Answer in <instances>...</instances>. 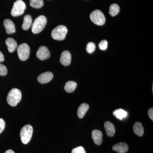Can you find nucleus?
<instances>
[{
	"instance_id": "1",
	"label": "nucleus",
	"mask_w": 153,
	"mask_h": 153,
	"mask_svg": "<svg viewBox=\"0 0 153 153\" xmlns=\"http://www.w3.org/2000/svg\"><path fill=\"white\" fill-rule=\"evenodd\" d=\"M21 91L17 88H13L10 91L7 97V102L12 106H16L22 99Z\"/></svg>"
},
{
	"instance_id": "2",
	"label": "nucleus",
	"mask_w": 153,
	"mask_h": 153,
	"mask_svg": "<svg viewBox=\"0 0 153 153\" xmlns=\"http://www.w3.org/2000/svg\"><path fill=\"white\" fill-rule=\"evenodd\" d=\"M47 23V18L44 16L37 17L32 25V31L34 34H38L43 30Z\"/></svg>"
},
{
	"instance_id": "3",
	"label": "nucleus",
	"mask_w": 153,
	"mask_h": 153,
	"mask_svg": "<svg viewBox=\"0 0 153 153\" xmlns=\"http://www.w3.org/2000/svg\"><path fill=\"white\" fill-rule=\"evenodd\" d=\"M68 33L67 27L63 25H59L53 29L51 36L53 39L57 41H62L66 38Z\"/></svg>"
},
{
	"instance_id": "4",
	"label": "nucleus",
	"mask_w": 153,
	"mask_h": 153,
	"mask_svg": "<svg viewBox=\"0 0 153 153\" xmlns=\"http://www.w3.org/2000/svg\"><path fill=\"white\" fill-rule=\"evenodd\" d=\"M33 132V126L30 125H27L22 128L20 133V137L23 143L27 144L30 142L32 138Z\"/></svg>"
},
{
	"instance_id": "5",
	"label": "nucleus",
	"mask_w": 153,
	"mask_h": 153,
	"mask_svg": "<svg viewBox=\"0 0 153 153\" xmlns=\"http://www.w3.org/2000/svg\"><path fill=\"white\" fill-rule=\"evenodd\" d=\"M90 18L92 22L99 26L104 25L105 22V18L104 14L100 10H96L91 13Z\"/></svg>"
},
{
	"instance_id": "6",
	"label": "nucleus",
	"mask_w": 153,
	"mask_h": 153,
	"mask_svg": "<svg viewBox=\"0 0 153 153\" xmlns=\"http://www.w3.org/2000/svg\"><path fill=\"white\" fill-rule=\"evenodd\" d=\"M26 4L22 0H17L14 3L11 15L14 17L19 16L24 14L26 9Z\"/></svg>"
},
{
	"instance_id": "7",
	"label": "nucleus",
	"mask_w": 153,
	"mask_h": 153,
	"mask_svg": "<svg viewBox=\"0 0 153 153\" xmlns=\"http://www.w3.org/2000/svg\"><path fill=\"white\" fill-rule=\"evenodd\" d=\"M30 47L26 43H23L19 45L17 49V52L19 59L22 61L27 60L30 56Z\"/></svg>"
},
{
	"instance_id": "8",
	"label": "nucleus",
	"mask_w": 153,
	"mask_h": 153,
	"mask_svg": "<svg viewBox=\"0 0 153 153\" xmlns=\"http://www.w3.org/2000/svg\"><path fill=\"white\" fill-rule=\"evenodd\" d=\"M36 56L39 60H47L50 57V52L47 47L45 46H41L39 47L36 53Z\"/></svg>"
},
{
	"instance_id": "9",
	"label": "nucleus",
	"mask_w": 153,
	"mask_h": 153,
	"mask_svg": "<svg viewBox=\"0 0 153 153\" xmlns=\"http://www.w3.org/2000/svg\"><path fill=\"white\" fill-rule=\"evenodd\" d=\"M71 56L69 51L65 50L63 51L60 56V61L61 64L64 66H68L71 62Z\"/></svg>"
},
{
	"instance_id": "10",
	"label": "nucleus",
	"mask_w": 153,
	"mask_h": 153,
	"mask_svg": "<svg viewBox=\"0 0 153 153\" xmlns=\"http://www.w3.org/2000/svg\"><path fill=\"white\" fill-rule=\"evenodd\" d=\"M53 78V74L52 72L47 71L40 74L38 76V80L40 83L44 84L50 82Z\"/></svg>"
},
{
	"instance_id": "11",
	"label": "nucleus",
	"mask_w": 153,
	"mask_h": 153,
	"mask_svg": "<svg viewBox=\"0 0 153 153\" xmlns=\"http://www.w3.org/2000/svg\"><path fill=\"white\" fill-rule=\"evenodd\" d=\"M91 137L95 144L100 145L102 143L103 134L100 131L94 130L91 133Z\"/></svg>"
},
{
	"instance_id": "12",
	"label": "nucleus",
	"mask_w": 153,
	"mask_h": 153,
	"mask_svg": "<svg viewBox=\"0 0 153 153\" xmlns=\"http://www.w3.org/2000/svg\"><path fill=\"white\" fill-rule=\"evenodd\" d=\"M4 25L5 28L6 33L8 34H13L16 32V27L13 21L9 19L4 21Z\"/></svg>"
},
{
	"instance_id": "13",
	"label": "nucleus",
	"mask_w": 153,
	"mask_h": 153,
	"mask_svg": "<svg viewBox=\"0 0 153 153\" xmlns=\"http://www.w3.org/2000/svg\"><path fill=\"white\" fill-rule=\"evenodd\" d=\"M112 149L118 153H125L128 151V145L126 143H118L112 147Z\"/></svg>"
},
{
	"instance_id": "14",
	"label": "nucleus",
	"mask_w": 153,
	"mask_h": 153,
	"mask_svg": "<svg viewBox=\"0 0 153 153\" xmlns=\"http://www.w3.org/2000/svg\"><path fill=\"white\" fill-rule=\"evenodd\" d=\"M104 128L107 135L109 137H112L115 133V129L114 125L109 121L105 122L104 123Z\"/></svg>"
},
{
	"instance_id": "15",
	"label": "nucleus",
	"mask_w": 153,
	"mask_h": 153,
	"mask_svg": "<svg viewBox=\"0 0 153 153\" xmlns=\"http://www.w3.org/2000/svg\"><path fill=\"white\" fill-rule=\"evenodd\" d=\"M5 43L6 45L7 46L8 49L10 52H14L18 47L16 41L13 38H8L6 40Z\"/></svg>"
},
{
	"instance_id": "16",
	"label": "nucleus",
	"mask_w": 153,
	"mask_h": 153,
	"mask_svg": "<svg viewBox=\"0 0 153 153\" xmlns=\"http://www.w3.org/2000/svg\"><path fill=\"white\" fill-rule=\"evenodd\" d=\"M89 108V105L87 103H83L80 105L77 110V114L78 117L80 119H82L84 117Z\"/></svg>"
},
{
	"instance_id": "17",
	"label": "nucleus",
	"mask_w": 153,
	"mask_h": 153,
	"mask_svg": "<svg viewBox=\"0 0 153 153\" xmlns=\"http://www.w3.org/2000/svg\"><path fill=\"white\" fill-rule=\"evenodd\" d=\"M133 131L137 135L142 137L144 134V128L142 124L139 122H136L134 125Z\"/></svg>"
},
{
	"instance_id": "18",
	"label": "nucleus",
	"mask_w": 153,
	"mask_h": 153,
	"mask_svg": "<svg viewBox=\"0 0 153 153\" xmlns=\"http://www.w3.org/2000/svg\"><path fill=\"white\" fill-rule=\"evenodd\" d=\"M33 19L32 16L30 15H27L24 18V22L22 28L25 30H28L32 26Z\"/></svg>"
},
{
	"instance_id": "19",
	"label": "nucleus",
	"mask_w": 153,
	"mask_h": 153,
	"mask_svg": "<svg viewBox=\"0 0 153 153\" xmlns=\"http://www.w3.org/2000/svg\"><path fill=\"white\" fill-rule=\"evenodd\" d=\"M77 87V83L74 81H69L66 83L64 90L68 93H71L74 91Z\"/></svg>"
},
{
	"instance_id": "20",
	"label": "nucleus",
	"mask_w": 153,
	"mask_h": 153,
	"mask_svg": "<svg viewBox=\"0 0 153 153\" xmlns=\"http://www.w3.org/2000/svg\"><path fill=\"white\" fill-rule=\"evenodd\" d=\"M113 114L118 119L122 120L127 116V112L122 109H118L114 111Z\"/></svg>"
},
{
	"instance_id": "21",
	"label": "nucleus",
	"mask_w": 153,
	"mask_h": 153,
	"mask_svg": "<svg viewBox=\"0 0 153 153\" xmlns=\"http://www.w3.org/2000/svg\"><path fill=\"white\" fill-rule=\"evenodd\" d=\"M120 8L117 4H112L110 6L109 13L111 16H117L119 13Z\"/></svg>"
},
{
	"instance_id": "22",
	"label": "nucleus",
	"mask_w": 153,
	"mask_h": 153,
	"mask_svg": "<svg viewBox=\"0 0 153 153\" xmlns=\"http://www.w3.org/2000/svg\"><path fill=\"white\" fill-rule=\"evenodd\" d=\"M43 0H30V5L34 8H41L44 5Z\"/></svg>"
},
{
	"instance_id": "23",
	"label": "nucleus",
	"mask_w": 153,
	"mask_h": 153,
	"mask_svg": "<svg viewBox=\"0 0 153 153\" xmlns=\"http://www.w3.org/2000/svg\"><path fill=\"white\" fill-rule=\"evenodd\" d=\"M96 49V45L93 42H89L86 46V51L88 53H93L94 52Z\"/></svg>"
},
{
	"instance_id": "24",
	"label": "nucleus",
	"mask_w": 153,
	"mask_h": 153,
	"mask_svg": "<svg viewBox=\"0 0 153 153\" xmlns=\"http://www.w3.org/2000/svg\"><path fill=\"white\" fill-rule=\"evenodd\" d=\"M7 73V69L4 65L0 63V75L5 76Z\"/></svg>"
},
{
	"instance_id": "25",
	"label": "nucleus",
	"mask_w": 153,
	"mask_h": 153,
	"mask_svg": "<svg viewBox=\"0 0 153 153\" xmlns=\"http://www.w3.org/2000/svg\"><path fill=\"white\" fill-rule=\"evenodd\" d=\"M71 153H86L85 149L82 146H78L74 148L72 150Z\"/></svg>"
},
{
	"instance_id": "26",
	"label": "nucleus",
	"mask_w": 153,
	"mask_h": 153,
	"mask_svg": "<svg viewBox=\"0 0 153 153\" xmlns=\"http://www.w3.org/2000/svg\"><path fill=\"white\" fill-rule=\"evenodd\" d=\"M108 47V42L106 40H102L99 44V47L102 50H106Z\"/></svg>"
},
{
	"instance_id": "27",
	"label": "nucleus",
	"mask_w": 153,
	"mask_h": 153,
	"mask_svg": "<svg viewBox=\"0 0 153 153\" xmlns=\"http://www.w3.org/2000/svg\"><path fill=\"white\" fill-rule=\"evenodd\" d=\"M5 127V122L2 118H0V134L4 129Z\"/></svg>"
},
{
	"instance_id": "28",
	"label": "nucleus",
	"mask_w": 153,
	"mask_h": 153,
	"mask_svg": "<svg viewBox=\"0 0 153 153\" xmlns=\"http://www.w3.org/2000/svg\"><path fill=\"white\" fill-rule=\"evenodd\" d=\"M148 114L151 120L153 121V108H149L148 111Z\"/></svg>"
},
{
	"instance_id": "29",
	"label": "nucleus",
	"mask_w": 153,
	"mask_h": 153,
	"mask_svg": "<svg viewBox=\"0 0 153 153\" xmlns=\"http://www.w3.org/2000/svg\"><path fill=\"white\" fill-rule=\"evenodd\" d=\"M4 60V55L3 53L0 51V62H2Z\"/></svg>"
},
{
	"instance_id": "30",
	"label": "nucleus",
	"mask_w": 153,
	"mask_h": 153,
	"mask_svg": "<svg viewBox=\"0 0 153 153\" xmlns=\"http://www.w3.org/2000/svg\"><path fill=\"white\" fill-rule=\"evenodd\" d=\"M5 153H15V152H14L11 149H9L8 150H7L5 152Z\"/></svg>"
}]
</instances>
